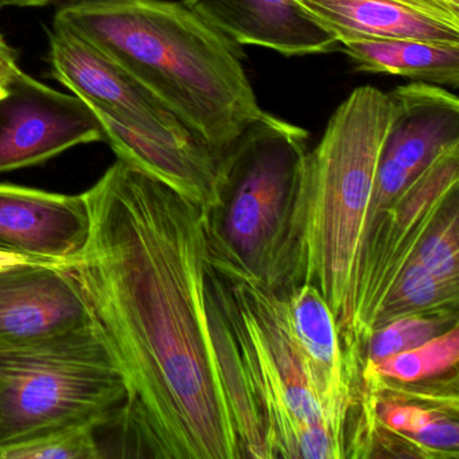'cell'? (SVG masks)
Returning <instances> with one entry per match:
<instances>
[{
  "label": "cell",
  "instance_id": "1",
  "mask_svg": "<svg viewBox=\"0 0 459 459\" xmlns=\"http://www.w3.org/2000/svg\"><path fill=\"white\" fill-rule=\"evenodd\" d=\"M82 197L90 235L64 270L125 378L114 423L131 455L265 459L235 346L212 330L213 209L122 160Z\"/></svg>",
  "mask_w": 459,
  "mask_h": 459
},
{
  "label": "cell",
  "instance_id": "2",
  "mask_svg": "<svg viewBox=\"0 0 459 459\" xmlns=\"http://www.w3.org/2000/svg\"><path fill=\"white\" fill-rule=\"evenodd\" d=\"M388 93L356 88L306 152L283 240L265 281L273 289L313 284L329 305L349 361L354 345L357 283L381 147L391 120Z\"/></svg>",
  "mask_w": 459,
  "mask_h": 459
},
{
  "label": "cell",
  "instance_id": "3",
  "mask_svg": "<svg viewBox=\"0 0 459 459\" xmlns=\"http://www.w3.org/2000/svg\"><path fill=\"white\" fill-rule=\"evenodd\" d=\"M52 29L125 66L217 154L265 112L240 45L184 2L77 0L58 10Z\"/></svg>",
  "mask_w": 459,
  "mask_h": 459
},
{
  "label": "cell",
  "instance_id": "4",
  "mask_svg": "<svg viewBox=\"0 0 459 459\" xmlns=\"http://www.w3.org/2000/svg\"><path fill=\"white\" fill-rule=\"evenodd\" d=\"M125 378L92 326L0 343V447L79 424L114 421Z\"/></svg>",
  "mask_w": 459,
  "mask_h": 459
},
{
  "label": "cell",
  "instance_id": "5",
  "mask_svg": "<svg viewBox=\"0 0 459 459\" xmlns=\"http://www.w3.org/2000/svg\"><path fill=\"white\" fill-rule=\"evenodd\" d=\"M308 133L264 112L221 154L220 230L267 278L283 240Z\"/></svg>",
  "mask_w": 459,
  "mask_h": 459
},
{
  "label": "cell",
  "instance_id": "6",
  "mask_svg": "<svg viewBox=\"0 0 459 459\" xmlns=\"http://www.w3.org/2000/svg\"><path fill=\"white\" fill-rule=\"evenodd\" d=\"M49 65L53 79L91 108L141 135L184 152H213L125 66L80 37L52 29Z\"/></svg>",
  "mask_w": 459,
  "mask_h": 459
},
{
  "label": "cell",
  "instance_id": "7",
  "mask_svg": "<svg viewBox=\"0 0 459 459\" xmlns=\"http://www.w3.org/2000/svg\"><path fill=\"white\" fill-rule=\"evenodd\" d=\"M388 96L391 120L381 147L365 238L416 177L443 152L459 144L455 93L437 85L410 82Z\"/></svg>",
  "mask_w": 459,
  "mask_h": 459
},
{
  "label": "cell",
  "instance_id": "8",
  "mask_svg": "<svg viewBox=\"0 0 459 459\" xmlns=\"http://www.w3.org/2000/svg\"><path fill=\"white\" fill-rule=\"evenodd\" d=\"M0 98V174L41 165L80 144L104 142L90 106L18 69Z\"/></svg>",
  "mask_w": 459,
  "mask_h": 459
},
{
  "label": "cell",
  "instance_id": "9",
  "mask_svg": "<svg viewBox=\"0 0 459 459\" xmlns=\"http://www.w3.org/2000/svg\"><path fill=\"white\" fill-rule=\"evenodd\" d=\"M337 39L459 45L456 0H295Z\"/></svg>",
  "mask_w": 459,
  "mask_h": 459
},
{
  "label": "cell",
  "instance_id": "10",
  "mask_svg": "<svg viewBox=\"0 0 459 459\" xmlns=\"http://www.w3.org/2000/svg\"><path fill=\"white\" fill-rule=\"evenodd\" d=\"M90 235L82 195L0 184V248L64 265Z\"/></svg>",
  "mask_w": 459,
  "mask_h": 459
},
{
  "label": "cell",
  "instance_id": "11",
  "mask_svg": "<svg viewBox=\"0 0 459 459\" xmlns=\"http://www.w3.org/2000/svg\"><path fill=\"white\" fill-rule=\"evenodd\" d=\"M238 45L264 48L287 57L324 55L340 42L295 0H182Z\"/></svg>",
  "mask_w": 459,
  "mask_h": 459
},
{
  "label": "cell",
  "instance_id": "12",
  "mask_svg": "<svg viewBox=\"0 0 459 459\" xmlns=\"http://www.w3.org/2000/svg\"><path fill=\"white\" fill-rule=\"evenodd\" d=\"M90 325L64 265H15L0 271V343L21 342Z\"/></svg>",
  "mask_w": 459,
  "mask_h": 459
},
{
  "label": "cell",
  "instance_id": "13",
  "mask_svg": "<svg viewBox=\"0 0 459 459\" xmlns=\"http://www.w3.org/2000/svg\"><path fill=\"white\" fill-rule=\"evenodd\" d=\"M354 69L403 77L412 82L459 87V45L420 39H353L340 42Z\"/></svg>",
  "mask_w": 459,
  "mask_h": 459
},
{
  "label": "cell",
  "instance_id": "14",
  "mask_svg": "<svg viewBox=\"0 0 459 459\" xmlns=\"http://www.w3.org/2000/svg\"><path fill=\"white\" fill-rule=\"evenodd\" d=\"M459 284L435 278L415 256L403 271L383 310L376 319L373 333L394 319L407 316L458 318ZM372 335V334H370Z\"/></svg>",
  "mask_w": 459,
  "mask_h": 459
},
{
  "label": "cell",
  "instance_id": "15",
  "mask_svg": "<svg viewBox=\"0 0 459 459\" xmlns=\"http://www.w3.org/2000/svg\"><path fill=\"white\" fill-rule=\"evenodd\" d=\"M459 359L458 324L420 346L389 357L375 367L361 369V380L380 376L402 383L435 377L456 368Z\"/></svg>",
  "mask_w": 459,
  "mask_h": 459
},
{
  "label": "cell",
  "instance_id": "16",
  "mask_svg": "<svg viewBox=\"0 0 459 459\" xmlns=\"http://www.w3.org/2000/svg\"><path fill=\"white\" fill-rule=\"evenodd\" d=\"M455 324H458V318L447 316H407L394 319L370 335L365 346L361 369L375 367L394 354L420 346Z\"/></svg>",
  "mask_w": 459,
  "mask_h": 459
},
{
  "label": "cell",
  "instance_id": "17",
  "mask_svg": "<svg viewBox=\"0 0 459 459\" xmlns=\"http://www.w3.org/2000/svg\"><path fill=\"white\" fill-rule=\"evenodd\" d=\"M96 424H79L0 447V459L104 458L96 437Z\"/></svg>",
  "mask_w": 459,
  "mask_h": 459
},
{
  "label": "cell",
  "instance_id": "18",
  "mask_svg": "<svg viewBox=\"0 0 459 459\" xmlns=\"http://www.w3.org/2000/svg\"><path fill=\"white\" fill-rule=\"evenodd\" d=\"M459 208L451 204L431 232L426 236L415 257L439 281L459 284Z\"/></svg>",
  "mask_w": 459,
  "mask_h": 459
},
{
  "label": "cell",
  "instance_id": "19",
  "mask_svg": "<svg viewBox=\"0 0 459 459\" xmlns=\"http://www.w3.org/2000/svg\"><path fill=\"white\" fill-rule=\"evenodd\" d=\"M20 69L18 52L0 34V79L7 80Z\"/></svg>",
  "mask_w": 459,
  "mask_h": 459
},
{
  "label": "cell",
  "instance_id": "20",
  "mask_svg": "<svg viewBox=\"0 0 459 459\" xmlns=\"http://www.w3.org/2000/svg\"><path fill=\"white\" fill-rule=\"evenodd\" d=\"M31 263L55 264V263L44 262V260L36 259V257L28 256V255L18 254V252L10 251V249L0 248V271L15 267V265L31 264Z\"/></svg>",
  "mask_w": 459,
  "mask_h": 459
},
{
  "label": "cell",
  "instance_id": "21",
  "mask_svg": "<svg viewBox=\"0 0 459 459\" xmlns=\"http://www.w3.org/2000/svg\"><path fill=\"white\" fill-rule=\"evenodd\" d=\"M4 7H20V9H33L52 4L56 0H0Z\"/></svg>",
  "mask_w": 459,
  "mask_h": 459
},
{
  "label": "cell",
  "instance_id": "22",
  "mask_svg": "<svg viewBox=\"0 0 459 459\" xmlns=\"http://www.w3.org/2000/svg\"><path fill=\"white\" fill-rule=\"evenodd\" d=\"M6 93H7V90H6V84H4V80L0 79V98H2V96L6 95Z\"/></svg>",
  "mask_w": 459,
  "mask_h": 459
},
{
  "label": "cell",
  "instance_id": "23",
  "mask_svg": "<svg viewBox=\"0 0 459 459\" xmlns=\"http://www.w3.org/2000/svg\"><path fill=\"white\" fill-rule=\"evenodd\" d=\"M4 9V4H2V2H0V12H2V10Z\"/></svg>",
  "mask_w": 459,
  "mask_h": 459
},
{
  "label": "cell",
  "instance_id": "24",
  "mask_svg": "<svg viewBox=\"0 0 459 459\" xmlns=\"http://www.w3.org/2000/svg\"><path fill=\"white\" fill-rule=\"evenodd\" d=\"M456 2H459V0H456Z\"/></svg>",
  "mask_w": 459,
  "mask_h": 459
}]
</instances>
